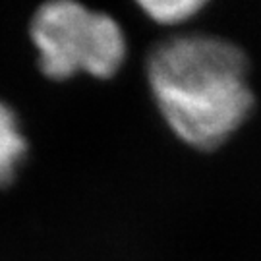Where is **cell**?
Listing matches in <instances>:
<instances>
[{"label": "cell", "mask_w": 261, "mask_h": 261, "mask_svg": "<svg viewBox=\"0 0 261 261\" xmlns=\"http://www.w3.org/2000/svg\"><path fill=\"white\" fill-rule=\"evenodd\" d=\"M147 82L168 128L196 149L219 147L253 109L246 55L213 35L163 41L147 58Z\"/></svg>", "instance_id": "cell-1"}, {"label": "cell", "mask_w": 261, "mask_h": 261, "mask_svg": "<svg viewBox=\"0 0 261 261\" xmlns=\"http://www.w3.org/2000/svg\"><path fill=\"white\" fill-rule=\"evenodd\" d=\"M31 41L39 66L53 80L75 74L111 77L126 60V35L111 14L74 0H53L35 12Z\"/></svg>", "instance_id": "cell-2"}, {"label": "cell", "mask_w": 261, "mask_h": 261, "mask_svg": "<svg viewBox=\"0 0 261 261\" xmlns=\"http://www.w3.org/2000/svg\"><path fill=\"white\" fill-rule=\"evenodd\" d=\"M28 153L16 112L0 101V186L10 184Z\"/></svg>", "instance_id": "cell-3"}, {"label": "cell", "mask_w": 261, "mask_h": 261, "mask_svg": "<svg viewBox=\"0 0 261 261\" xmlns=\"http://www.w3.org/2000/svg\"><path fill=\"white\" fill-rule=\"evenodd\" d=\"M205 6L201 0H147L140 2V8L149 19L161 25H178L194 18Z\"/></svg>", "instance_id": "cell-4"}]
</instances>
